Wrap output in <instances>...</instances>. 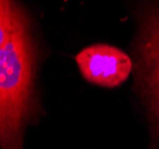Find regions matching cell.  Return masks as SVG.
Listing matches in <instances>:
<instances>
[{
    "label": "cell",
    "instance_id": "3",
    "mask_svg": "<svg viewBox=\"0 0 159 149\" xmlns=\"http://www.w3.org/2000/svg\"><path fill=\"white\" fill-rule=\"evenodd\" d=\"M82 76L88 82L103 88H115L129 77L134 69L132 58L115 46L95 44L76 56Z\"/></svg>",
    "mask_w": 159,
    "mask_h": 149
},
{
    "label": "cell",
    "instance_id": "2",
    "mask_svg": "<svg viewBox=\"0 0 159 149\" xmlns=\"http://www.w3.org/2000/svg\"><path fill=\"white\" fill-rule=\"evenodd\" d=\"M135 82L159 136V2L148 0L137 11Z\"/></svg>",
    "mask_w": 159,
    "mask_h": 149
},
{
    "label": "cell",
    "instance_id": "1",
    "mask_svg": "<svg viewBox=\"0 0 159 149\" xmlns=\"http://www.w3.org/2000/svg\"><path fill=\"white\" fill-rule=\"evenodd\" d=\"M37 47L26 10L0 0V144L21 149L34 111Z\"/></svg>",
    "mask_w": 159,
    "mask_h": 149
}]
</instances>
